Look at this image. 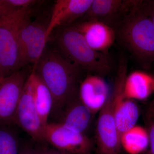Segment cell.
Instances as JSON below:
<instances>
[{
    "instance_id": "cell-26",
    "label": "cell",
    "mask_w": 154,
    "mask_h": 154,
    "mask_svg": "<svg viewBox=\"0 0 154 154\" xmlns=\"http://www.w3.org/2000/svg\"><path fill=\"white\" fill-rule=\"evenodd\" d=\"M13 15L11 16V17H8V18H5V19H0V27L5 25L7 22H8L10 19H11V17L13 16Z\"/></svg>"
},
{
    "instance_id": "cell-10",
    "label": "cell",
    "mask_w": 154,
    "mask_h": 154,
    "mask_svg": "<svg viewBox=\"0 0 154 154\" xmlns=\"http://www.w3.org/2000/svg\"><path fill=\"white\" fill-rule=\"evenodd\" d=\"M15 125L20 127L37 143H45L42 127L33 99L32 88L27 79L19 100Z\"/></svg>"
},
{
    "instance_id": "cell-11",
    "label": "cell",
    "mask_w": 154,
    "mask_h": 154,
    "mask_svg": "<svg viewBox=\"0 0 154 154\" xmlns=\"http://www.w3.org/2000/svg\"><path fill=\"white\" fill-rule=\"evenodd\" d=\"M131 0H93L79 21H96L113 28L129 10Z\"/></svg>"
},
{
    "instance_id": "cell-20",
    "label": "cell",
    "mask_w": 154,
    "mask_h": 154,
    "mask_svg": "<svg viewBox=\"0 0 154 154\" xmlns=\"http://www.w3.org/2000/svg\"><path fill=\"white\" fill-rule=\"evenodd\" d=\"M149 149L147 154H154V99L149 106L146 115Z\"/></svg>"
},
{
    "instance_id": "cell-1",
    "label": "cell",
    "mask_w": 154,
    "mask_h": 154,
    "mask_svg": "<svg viewBox=\"0 0 154 154\" xmlns=\"http://www.w3.org/2000/svg\"><path fill=\"white\" fill-rule=\"evenodd\" d=\"M33 70L51 92L53 98L51 114L58 118L66 104L79 95L84 70L57 51L45 49Z\"/></svg>"
},
{
    "instance_id": "cell-3",
    "label": "cell",
    "mask_w": 154,
    "mask_h": 154,
    "mask_svg": "<svg viewBox=\"0 0 154 154\" xmlns=\"http://www.w3.org/2000/svg\"><path fill=\"white\" fill-rule=\"evenodd\" d=\"M55 41L61 55L84 70L102 77L112 70L113 61L109 54L91 48L82 35L71 26L60 28Z\"/></svg>"
},
{
    "instance_id": "cell-25",
    "label": "cell",
    "mask_w": 154,
    "mask_h": 154,
    "mask_svg": "<svg viewBox=\"0 0 154 154\" xmlns=\"http://www.w3.org/2000/svg\"><path fill=\"white\" fill-rule=\"evenodd\" d=\"M143 5L154 26V1H143Z\"/></svg>"
},
{
    "instance_id": "cell-17",
    "label": "cell",
    "mask_w": 154,
    "mask_h": 154,
    "mask_svg": "<svg viewBox=\"0 0 154 154\" xmlns=\"http://www.w3.org/2000/svg\"><path fill=\"white\" fill-rule=\"evenodd\" d=\"M125 96L133 100H143L154 94V76L140 71H134L127 75L125 81Z\"/></svg>"
},
{
    "instance_id": "cell-7",
    "label": "cell",
    "mask_w": 154,
    "mask_h": 154,
    "mask_svg": "<svg viewBox=\"0 0 154 154\" xmlns=\"http://www.w3.org/2000/svg\"><path fill=\"white\" fill-rule=\"evenodd\" d=\"M47 25L38 21H26L20 28L18 36L20 67L37 64L45 50Z\"/></svg>"
},
{
    "instance_id": "cell-21",
    "label": "cell",
    "mask_w": 154,
    "mask_h": 154,
    "mask_svg": "<svg viewBox=\"0 0 154 154\" xmlns=\"http://www.w3.org/2000/svg\"><path fill=\"white\" fill-rule=\"evenodd\" d=\"M19 10L12 6L8 0H0V19L11 17Z\"/></svg>"
},
{
    "instance_id": "cell-4",
    "label": "cell",
    "mask_w": 154,
    "mask_h": 154,
    "mask_svg": "<svg viewBox=\"0 0 154 154\" xmlns=\"http://www.w3.org/2000/svg\"><path fill=\"white\" fill-rule=\"evenodd\" d=\"M30 8L19 9L0 27V79L21 69L18 36L20 28L30 19Z\"/></svg>"
},
{
    "instance_id": "cell-13",
    "label": "cell",
    "mask_w": 154,
    "mask_h": 154,
    "mask_svg": "<svg viewBox=\"0 0 154 154\" xmlns=\"http://www.w3.org/2000/svg\"><path fill=\"white\" fill-rule=\"evenodd\" d=\"M70 26L81 33L88 45L98 52L108 54V50L116 40L114 29L102 22L79 21Z\"/></svg>"
},
{
    "instance_id": "cell-6",
    "label": "cell",
    "mask_w": 154,
    "mask_h": 154,
    "mask_svg": "<svg viewBox=\"0 0 154 154\" xmlns=\"http://www.w3.org/2000/svg\"><path fill=\"white\" fill-rule=\"evenodd\" d=\"M45 142L67 154H91L92 140L86 134L77 132L60 123H48L42 127Z\"/></svg>"
},
{
    "instance_id": "cell-2",
    "label": "cell",
    "mask_w": 154,
    "mask_h": 154,
    "mask_svg": "<svg viewBox=\"0 0 154 154\" xmlns=\"http://www.w3.org/2000/svg\"><path fill=\"white\" fill-rule=\"evenodd\" d=\"M116 40L144 68L154 63V26L142 1L132 5L113 28Z\"/></svg>"
},
{
    "instance_id": "cell-23",
    "label": "cell",
    "mask_w": 154,
    "mask_h": 154,
    "mask_svg": "<svg viewBox=\"0 0 154 154\" xmlns=\"http://www.w3.org/2000/svg\"><path fill=\"white\" fill-rule=\"evenodd\" d=\"M8 1L12 6L18 9L30 8L31 5L38 2L33 0H8Z\"/></svg>"
},
{
    "instance_id": "cell-18",
    "label": "cell",
    "mask_w": 154,
    "mask_h": 154,
    "mask_svg": "<svg viewBox=\"0 0 154 154\" xmlns=\"http://www.w3.org/2000/svg\"><path fill=\"white\" fill-rule=\"evenodd\" d=\"M121 147L133 154L143 151L149 146L148 134L146 128L135 125L120 137Z\"/></svg>"
},
{
    "instance_id": "cell-9",
    "label": "cell",
    "mask_w": 154,
    "mask_h": 154,
    "mask_svg": "<svg viewBox=\"0 0 154 154\" xmlns=\"http://www.w3.org/2000/svg\"><path fill=\"white\" fill-rule=\"evenodd\" d=\"M113 113L111 92L99 112L96 140L99 154H120L121 145Z\"/></svg>"
},
{
    "instance_id": "cell-16",
    "label": "cell",
    "mask_w": 154,
    "mask_h": 154,
    "mask_svg": "<svg viewBox=\"0 0 154 154\" xmlns=\"http://www.w3.org/2000/svg\"><path fill=\"white\" fill-rule=\"evenodd\" d=\"M34 103L42 125L47 124L53 105V98L49 89L34 70L28 76Z\"/></svg>"
},
{
    "instance_id": "cell-22",
    "label": "cell",
    "mask_w": 154,
    "mask_h": 154,
    "mask_svg": "<svg viewBox=\"0 0 154 154\" xmlns=\"http://www.w3.org/2000/svg\"><path fill=\"white\" fill-rule=\"evenodd\" d=\"M35 148L36 154H67L51 147L46 143H37Z\"/></svg>"
},
{
    "instance_id": "cell-5",
    "label": "cell",
    "mask_w": 154,
    "mask_h": 154,
    "mask_svg": "<svg viewBox=\"0 0 154 154\" xmlns=\"http://www.w3.org/2000/svg\"><path fill=\"white\" fill-rule=\"evenodd\" d=\"M127 66L126 57L122 54L119 58L113 90L111 92L114 118L120 138L125 132L136 125L139 116V109L136 103L124 95Z\"/></svg>"
},
{
    "instance_id": "cell-15",
    "label": "cell",
    "mask_w": 154,
    "mask_h": 154,
    "mask_svg": "<svg viewBox=\"0 0 154 154\" xmlns=\"http://www.w3.org/2000/svg\"><path fill=\"white\" fill-rule=\"evenodd\" d=\"M93 116L81 101L78 95L63 108L58 118V123L77 132L86 134L91 126Z\"/></svg>"
},
{
    "instance_id": "cell-19",
    "label": "cell",
    "mask_w": 154,
    "mask_h": 154,
    "mask_svg": "<svg viewBox=\"0 0 154 154\" xmlns=\"http://www.w3.org/2000/svg\"><path fill=\"white\" fill-rule=\"evenodd\" d=\"M19 145L17 133L10 126L0 125V154H18Z\"/></svg>"
},
{
    "instance_id": "cell-24",
    "label": "cell",
    "mask_w": 154,
    "mask_h": 154,
    "mask_svg": "<svg viewBox=\"0 0 154 154\" xmlns=\"http://www.w3.org/2000/svg\"><path fill=\"white\" fill-rule=\"evenodd\" d=\"M18 154H36L35 146L30 142H24L19 145Z\"/></svg>"
},
{
    "instance_id": "cell-14",
    "label": "cell",
    "mask_w": 154,
    "mask_h": 154,
    "mask_svg": "<svg viewBox=\"0 0 154 154\" xmlns=\"http://www.w3.org/2000/svg\"><path fill=\"white\" fill-rule=\"evenodd\" d=\"M110 93L105 80L96 75H88L79 87L80 100L94 116L102 109Z\"/></svg>"
},
{
    "instance_id": "cell-8",
    "label": "cell",
    "mask_w": 154,
    "mask_h": 154,
    "mask_svg": "<svg viewBox=\"0 0 154 154\" xmlns=\"http://www.w3.org/2000/svg\"><path fill=\"white\" fill-rule=\"evenodd\" d=\"M27 75L25 70L20 69L0 79V125H15L17 108L28 77Z\"/></svg>"
},
{
    "instance_id": "cell-12",
    "label": "cell",
    "mask_w": 154,
    "mask_h": 154,
    "mask_svg": "<svg viewBox=\"0 0 154 154\" xmlns=\"http://www.w3.org/2000/svg\"><path fill=\"white\" fill-rule=\"evenodd\" d=\"M93 0H57L46 31L48 40L57 27L65 28L80 19L90 8Z\"/></svg>"
}]
</instances>
